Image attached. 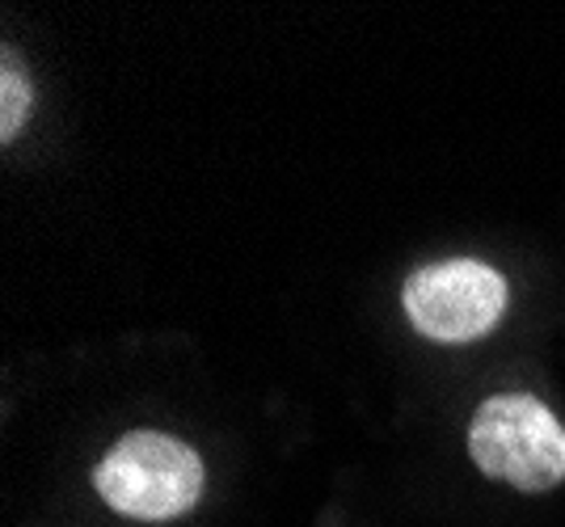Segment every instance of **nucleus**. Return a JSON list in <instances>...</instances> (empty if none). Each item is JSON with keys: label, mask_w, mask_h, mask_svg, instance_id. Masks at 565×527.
<instances>
[{"label": "nucleus", "mask_w": 565, "mask_h": 527, "mask_svg": "<svg viewBox=\"0 0 565 527\" xmlns=\"http://www.w3.org/2000/svg\"><path fill=\"white\" fill-rule=\"evenodd\" d=\"M94 490L127 519H178L203 498V460L173 434L131 431L102 455Z\"/></svg>", "instance_id": "f03ea898"}, {"label": "nucleus", "mask_w": 565, "mask_h": 527, "mask_svg": "<svg viewBox=\"0 0 565 527\" xmlns=\"http://www.w3.org/2000/svg\"><path fill=\"white\" fill-rule=\"evenodd\" d=\"M25 110H30V80L18 68V55L4 47V55H0V140L4 144L22 131Z\"/></svg>", "instance_id": "20e7f679"}, {"label": "nucleus", "mask_w": 565, "mask_h": 527, "mask_svg": "<svg viewBox=\"0 0 565 527\" xmlns=\"http://www.w3.org/2000/svg\"><path fill=\"white\" fill-rule=\"evenodd\" d=\"M401 304L418 334L435 342H472L498 325L507 309V279L477 258H439L405 279Z\"/></svg>", "instance_id": "7ed1b4c3"}, {"label": "nucleus", "mask_w": 565, "mask_h": 527, "mask_svg": "<svg viewBox=\"0 0 565 527\" xmlns=\"http://www.w3.org/2000/svg\"><path fill=\"white\" fill-rule=\"evenodd\" d=\"M469 455L486 477L544 494L565 481V427L532 392H494L472 413Z\"/></svg>", "instance_id": "f257e3e1"}]
</instances>
